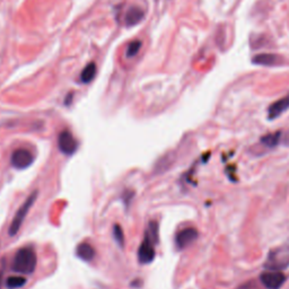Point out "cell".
Masks as SVG:
<instances>
[{"label":"cell","instance_id":"6da1fadb","mask_svg":"<svg viewBox=\"0 0 289 289\" xmlns=\"http://www.w3.org/2000/svg\"><path fill=\"white\" fill-rule=\"evenodd\" d=\"M38 256L37 252L31 246L19 249L14 256L13 270L22 274H32L37 269Z\"/></svg>","mask_w":289,"mask_h":289},{"label":"cell","instance_id":"7a4b0ae2","mask_svg":"<svg viewBox=\"0 0 289 289\" xmlns=\"http://www.w3.org/2000/svg\"><path fill=\"white\" fill-rule=\"evenodd\" d=\"M38 198V191H34L32 192L30 194V197L26 199V201H25L22 206H20V208L17 210L15 217L13 218V222L10 224L9 226V230H8V233L10 236H15V235L19 233L20 227H22V225L24 223V219L26 218L28 212H30V209L32 208V206L34 205L35 200H37Z\"/></svg>","mask_w":289,"mask_h":289},{"label":"cell","instance_id":"3957f363","mask_svg":"<svg viewBox=\"0 0 289 289\" xmlns=\"http://www.w3.org/2000/svg\"><path fill=\"white\" fill-rule=\"evenodd\" d=\"M289 266V246L276 249L268 255L266 268L270 270H283Z\"/></svg>","mask_w":289,"mask_h":289},{"label":"cell","instance_id":"277c9868","mask_svg":"<svg viewBox=\"0 0 289 289\" xmlns=\"http://www.w3.org/2000/svg\"><path fill=\"white\" fill-rule=\"evenodd\" d=\"M157 242L149 236V235L146 233L144 241L140 244L138 249V261L141 265H148L154 261L156 252H155V244Z\"/></svg>","mask_w":289,"mask_h":289},{"label":"cell","instance_id":"5b68a950","mask_svg":"<svg viewBox=\"0 0 289 289\" xmlns=\"http://www.w3.org/2000/svg\"><path fill=\"white\" fill-rule=\"evenodd\" d=\"M260 280L268 289H279L287 280V278L279 270H269L260 276Z\"/></svg>","mask_w":289,"mask_h":289},{"label":"cell","instance_id":"8992f818","mask_svg":"<svg viewBox=\"0 0 289 289\" xmlns=\"http://www.w3.org/2000/svg\"><path fill=\"white\" fill-rule=\"evenodd\" d=\"M58 147L60 152L65 155H73L77 151L78 144L73 134L68 130H63L58 137Z\"/></svg>","mask_w":289,"mask_h":289},{"label":"cell","instance_id":"52a82bcc","mask_svg":"<svg viewBox=\"0 0 289 289\" xmlns=\"http://www.w3.org/2000/svg\"><path fill=\"white\" fill-rule=\"evenodd\" d=\"M33 160H34V157L32 155V153L24 148L16 149V151L12 154V158H10L12 165L17 170L27 169L28 166L32 165Z\"/></svg>","mask_w":289,"mask_h":289},{"label":"cell","instance_id":"ba28073f","mask_svg":"<svg viewBox=\"0 0 289 289\" xmlns=\"http://www.w3.org/2000/svg\"><path fill=\"white\" fill-rule=\"evenodd\" d=\"M199 236L198 231L193 227L184 228L178 231L175 236V244L178 250H184L188 246H190L192 243H194Z\"/></svg>","mask_w":289,"mask_h":289},{"label":"cell","instance_id":"9c48e42d","mask_svg":"<svg viewBox=\"0 0 289 289\" xmlns=\"http://www.w3.org/2000/svg\"><path fill=\"white\" fill-rule=\"evenodd\" d=\"M288 109H289V93L286 96L279 98L278 101L272 103V104L269 106V109H268V117H269V120L277 119V117H279L281 116V114L286 112Z\"/></svg>","mask_w":289,"mask_h":289},{"label":"cell","instance_id":"30bf717a","mask_svg":"<svg viewBox=\"0 0 289 289\" xmlns=\"http://www.w3.org/2000/svg\"><path fill=\"white\" fill-rule=\"evenodd\" d=\"M252 62L256 66L273 67L280 65L283 62V58L274 53H260V55L253 57Z\"/></svg>","mask_w":289,"mask_h":289},{"label":"cell","instance_id":"8fae6325","mask_svg":"<svg viewBox=\"0 0 289 289\" xmlns=\"http://www.w3.org/2000/svg\"><path fill=\"white\" fill-rule=\"evenodd\" d=\"M145 17V12L140 7L134 6L127 10L126 15H124V23L127 26H135L141 22Z\"/></svg>","mask_w":289,"mask_h":289},{"label":"cell","instance_id":"7c38bea8","mask_svg":"<svg viewBox=\"0 0 289 289\" xmlns=\"http://www.w3.org/2000/svg\"><path fill=\"white\" fill-rule=\"evenodd\" d=\"M76 254L78 258L83 261H92L95 256V250L93 246L84 242V243H80L79 245L76 248Z\"/></svg>","mask_w":289,"mask_h":289},{"label":"cell","instance_id":"4fadbf2b","mask_svg":"<svg viewBox=\"0 0 289 289\" xmlns=\"http://www.w3.org/2000/svg\"><path fill=\"white\" fill-rule=\"evenodd\" d=\"M280 138H281L280 131H276V133H272V134H268L261 138V144L265 145L268 148H274L280 142Z\"/></svg>","mask_w":289,"mask_h":289},{"label":"cell","instance_id":"5bb4252c","mask_svg":"<svg viewBox=\"0 0 289 289\" xmlns=\"http://www.w3.org/2000/svg\"><path fill=\"white\" fill-rule=\"evenodd\" d=\"M95 75H96V65L94 62H91L84 68L83 71H81L80 80L85 84H88L94 79Z\"/></svg>","mask_w":289,"mask_h":289},{"label":"cell","instance_id":"9a60e30c","mask_svg":"<svg viewBox=\"0 0 289 289\" xmlns=\"http://www.w3.org/2000/svg\"><path fill=\"white\" fill-rule=\"evenodd\" d=\"M26 284V278L23 276H12L7 278L6 286L9 289H17L23 287Z\"/></svg>","mask_w":289,"mask_h":289},{"label":"cell","instance_id":"2e32d148","mask_svg":"<svg viewBox=\"0 0 289 289\" xmlns=\"http://www.w3.org/2000/svg\"><path fill=\"white\" fill-rule=\"evenodd\" d=\"M113 235H114V238H116V241L117 242V244L120 246H123L124 245V235H123V231L122 228H121L120 225H114L113 227Z\"/></svg>","mask_w":289,"mask_h":289},{"label":"cell","instance_id":"e0dca14e","mask_svg":"<svg viewBox=\"0 0 289 289\" xmlns=\"http://www.w3.org/2000/svg\"><path fill=\"white\" fill-rule=\"evenodd\" d=\"M140 48H141L140 41H138V40L133 41L127 49V57H129V58L130 57H135L138 53L139 50H140Z\"/></svg>","mask_w":289,"mask_h":289},{"label":"cell","instance_id":"ac0fdd59","mask_svg":"<svg viewBox=\"0 0 289 289\" xmlns=\"http://www.w3.org/2000/svg\"><path fill=\"white\" fill-rule=\"evenodd\" d=\"M2 274H3V271L0 270V288H1V284H2Z\"/></svg>","mask_w":289,"mask_h":289}]
</instances>
